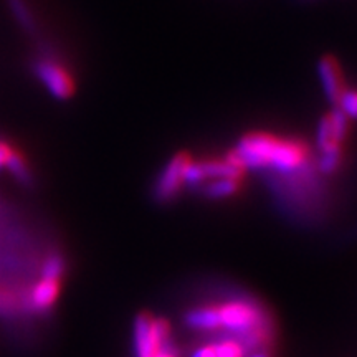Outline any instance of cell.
Returning <instances> with one entry per match:
<instances>
[{
  "instance_id": "8992f818",
  "label": "cell",
  "mask_w": 357,
  "mask_h": 357,
  "mask_svg": "<svg viewBox=\"0 0 357 357\" xmlns=\"http://www.w3.org/2000/svg\"><path fill=\"white\" fill-rule=\"evenodd\" d=\"M319 75L323 79V86L326 89V95L334 105H339L341 98L344 96L347 91L346 77L342 66L339 65V61L334 56H324L319 63Z\"/></svg>"
},
{
  "instance_id": "277c9868",
  "label": "cell",
  "mask_w": 357,
  "mask_h": 357,
  "mask_svg": "<svg viewBox=\"0 0 357 357\" xmlns=\"http://www.w3.org/2000/svg\"><path fill=\"white\" fill-rule=\"evenodd\" d=\"M192 164L189 154L174 155L171 162L162 169L154 185V199L159 204L172 202L187 184V172Z\"/></svg>"
},
{
  "instance_id": "4fadbf2b",
  "label": "cell",
  "mask_w": 357,
  "mask_h": 357,
  "mask_svg": "<svg viewBox=\"0 0 357 357\" xmlns=\"http://www.w3.org/2000/svg\"><path fill=\"white\" fill-rule=\"evenodd\" d=\"M248 357H275V351H257L248 354Z\"/></svg>"
},
{
  "instance_id": "8fae6325",
  "label": "cell",
  "mask_w": 357,
  "mask_h": 357,
  "mask_svg": "<svg viewBox=\"0 0 357 357\" xmlns=\"http://www.w3.org/2000/svg\"><path fill=\"white\" fill-rule=\"evenodd\" d=\"M154 357H182V351L178 349L176 342L171 341L169 344L160 347V349L158 351V354H155Z\"/></svg>"
},
{
  "instance_id": "30bf717a",
  "label": "cell",
  "mask_w": 357,
  "mask_h": 357,
  "mask_svg": "<svg viewBox=\"0 0 357 357\" xmlns=\"http://www.w3.org/2000/svg\"><path fill=\"white\" fill-rule=\"evenodd\" d=\"M337 108L341 113H344L347 118L357 119V88H347L344 96L339 101Z\"/></svg>"
},
{
  "instance_id": "6da1fadb",
  "label": "cell",
  "mask_w": 357,
  "mask_h": 357,
  "mask_svg": "<svg viewBox=\"0 0 357 357\" xmlns=\"http://www.w3.org/2000/svg\"><path fill=\"white\" fill-rule=\"evenodd\" d=\"M207 298L215 316V336L238 339L250 354L257 351H275L278 328L268 306L252 291L230 283L211 288ZM208 339V337H207Z\"/></svg>"
},
{
  "instance_id": "5b68a950",
  "label": "cell",
  "mask_w": 357,
  "mask_h": 357,
  "mask_svg": "<svg viewBox=\"0 0 357 357\" xmlns=\"http://www.w3.org/2000/svg\"><path fill=\"white\" fill-rule=\"evenodd\" d=\"M35 71H37L38 78L42 79L45 86L50 89L52 95L56 98L65 100L75 91V84L70 73L65 70V66H61L53 58H40L35 63Z\"/></svg>"
},
{
  "instance_id": "7a4b0ae2",
  "label": "cell",
  "mask_w": 357,
  "mask_h": 357,
  "mask_svg": "<svg viewBox=\"0 0 357 357\" xmlns=\"http://www.w3.org/2000/svg\"><path fill=\"white\" fill-rule=\"evenodd\" d=\"M231 155L240 166L247 164L270 174L291 172L311 162L307 147L303 142L270 132L248 134Z\"/></svg>"
},
{
  "instance_id": "52a82bcc",
  "label": "cell",
  "mask_w": 357,
  "mask_h": 357,
  "mask_svg": "<svg viewBox=\"0 0 357 357\" xmlns=\"http://www.w3.org/2000/svg\"><path fill=\"white\" fill-rule=\"evenodd\" d=\"M212 342L213 349H215L217 357H248V349L245 347L238 339L229 336H217L208 337Z\"/></svg>"
},
{
  "instance_id": "3957f363",
  "label": "cell",
  "mask_w": 357,
  "mask_h": 357,
  "mask_svg": "<svg viewBox=\"0 0 357 357\" xmlns=\"http://www.w3.org/2000/svg\"><path fill=\"white\" fill-rule=\"evenodd\" d=\"M174 341L172 326L166 318L141 312L134 319V357H154L160 347Z\"/></svg>"
},
{
  "instance_id": "7c38bea8",
  "label": "cell",
  "mask_w": 357,
  "mask_h": 357,
  "mask_svg": "<svg viewBox=\"0 0 357 357\" xmlns=\"http://www.w3.org/2000/svg\"><path fill=\"white\" fill-rule=\"evenodd\" d=\"M13 153V147L10 144H7V142L0 141V167H6L8 158H10V154Z\"/></svg>"
},
{
  "instance_id": "9c48e42d",
  "label": "cell",
  "mask_w": 357,
  "mask_h": 357,
  "mask_svg": "<svg viewBox=\"0 0 357 357\" xmlns=\"http://www.w3.org/2000/svg\"><path fill=\"white\" fill-rule=\"evenodd\" d=\"M8 2H10V7H12L13 13H15L17 20H19L26 30H30V32H32V30L35 29V22H33L32 13H30V10H29V7H26V3L24 2V0H8Z\"/></svg>"
},
{
  "instance_id": "ba28073f",
  "label": "cell",
  "mask_w": 357,
  "mask_h": 357,
  "mask_svg": "<svg viewBox=\"0 0 357 357\" xmlns=\"http://www.w3.org/2000/svg\"><path fill=\"white\" fill-rule=\"evenodd\" d=\"M6 167L12 172V176L15 177L20 184L32 185V182H33L32 171H30L29 164H26L25 158L19 153V151L13 149V153L10 154V158H8V160H7Z\"/></svg>"
}]
</instances>
